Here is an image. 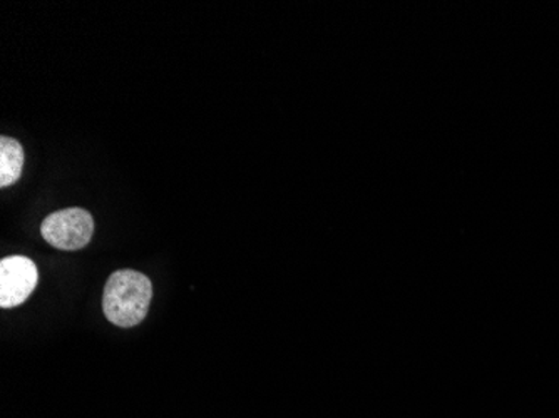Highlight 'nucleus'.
I'll use <instances>...</instances> for the list:
<instances>
[{
	"label": "nucleus",
	"instance_id": "nucleus-1",
	"mask_svg": "<svg viewBox=\"0 0 559 418\" xmlns=\"http://www.w3.org/2000/svg\"><path fill=\"white\" fill-rule=\"evenodd\" d=\"M153 285L144 273L118 270L109 276L103 291V311L112 325L131 329L146 319Z\"/></svg>",
	"mask_w": 559,
	"mask_h": 418
},
{
	"label": "nucleus",
	"instance_id": "nucleus-2",
	"mask_svg": "<svg viewBox=\"0 0 559 418\" xmlns=\"http://www.w3.org/2000/svg\"><path fill=\"white\" fill-rule=\"evenodd\" d=\"M44 240L62 251H78L93 240L94 219L83 207H69L50 213L40 226Z\"/></svg>",
	"mask_w": 559,
	"mask_h": 418
},
{
	"label": "nucleus",
	"instance_id": "nucleus-3",
	"mask_svg": "<svg viewBox=\"0 0 559 418\" xmlns=\"http://www.w3.org/2000/svg\"><path fill=\"white\" fill-rule=\"evenodd\" d=\"M39 272L27 256H8L0 261V307L14 308L24 303L36 290Z\"/></svg>",
	"mask_w": 559,
	"mask_h": 418
},
{
	"label": "nucleus",
	"instance_id": "nucleus-4",
	"mask_svg": "<svg viewBox=\"0 0 559 418\" xmlns=\"http://www.w3.org/2000/svg\"><path fill=\"white\" fill-rule=\"evenodd\" d=\"M24 147L12 138H0V187H12L21 179Z\"/></svg>",
	"mask_w": 559,
	"mask_h": 418
}]
</instances>
